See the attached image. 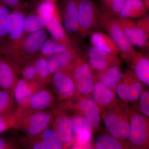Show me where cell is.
Wrapping results in <instances>:
<instances>
[{"mask_svg": "<svg viewBox=\"0 0 149 149\" xmlns=\"http://www.w3.org/2000/svg\"><path fill=\"white\" fill-rule=\"evenodd\" d=\"M88 149H98L97 148H89Z\"/></svg>", "mask_w": 149, "mask_h": 149, "instance_id": "45", "label": "cell"}, {"mask_svg": "<svg viewBox=\"0 0 149 149\" xmlns=\"http://www.w3.org/2000/svg\"><path fill=\"white\" fill-rule=\"evenodd\" d=\"M147 9L142 0H125L119 14L121 18H141L147 14Z\"/></svg>", "mask_w": 149, "mask_h": 149, "instance_id": "19", "label": "cell"}, {"mask_svg": "<svg viewBox=\"0 0 149 149\" xmlns=\"http://www.w3.org/2000/svg\"><path fill=\"white\" fill-rule=\"evenodd\" d=\"M125 0H100L102 8L109 12L113 14L119 16Z\"/></svg>", "mask_w": 149, "mask_h": 149, "instance_id": "34", "label": "cell"}, {"mask_svg": "<svg viewBox=\"0 0 149 149\" xmlns=\"http://www.w3.org/2000/svg\"><path fill=\"white\" fill-rule=\"evenodd\" d=\"M1 1L5 5L11 7L16 6L18 5L19 2V0H1Z\"/></svg>", "mask_w": 149, "mask_h": 149, "instance_id": "42", "label": "cell"}, {"mask_svg": "<svg viewBox=\"0 0 149 149\" xmlns=\"http://www.w3.org/2000/svg\"><path fill=\"white\" fill-rule=\"evenodd\" d=\"M123 77L119 65H115L100 71L96 78L98 82L112 90L116 88Z\"/></svg>", "mask_w": 149, "mask_h": 149, "instance_id": "18", "label": "cell"}, {"mask_svg": "<svg viewBox=\"0 0 149 149\" xmlns=\"http://www.w3.org/2000/svg\"><path fill=\"white\" fill-rule=\"evenodd\" d=\"M45 26L44 20L38 15H29L24 18V30L26 32H37L41 30Z\"/></svg>", "mask_w": 149, "mask_h": 149, "instance_id": "30", "label": "cell"}, {"mask_svg": "<svg viewBox=\"0 0 149 149\" xmlns=\"http://www.w3.org/2000/svg\"><path fill=\"white\" fill-rule=\"evenodd\" d=\"M54 125V128L63 144L70 143L73 134L72 119L65 115H61L56 118Z\"/></svg>", "mask_w": 149, "mask_h": 149, "instance_id": "17", "label": "cell"}, {"mask_svg": "<svg viewBox=\"0 0 149 149\" xmlns=\"http://www.w3.org/2000/svg\"><path fill=\"white\" fill-rule=\"evenodd\" d=\"M118 20L125 36L132 45L143 48L148 47L149 37L139 28L136 22L119 17H118Z\"/></svg>", "mask_w": 149, "mask_h": 149, "instance_id": "7", "label": "cell"}, {"mask_svg": "<svg viewBox=\"0 0 149 149\" xmlns=\"http://www.w3.org/2000/svg\"><path fill=\"white\" fill-rule=\"evenodd\" d=\"M63 71L72 77L76 89L80 93L88 94L92 92L95 81L91 66L85 59L81 57L78 58Z\"/></svg>", "mask_w": 149, "mask_h": 149, "instance_id": "3", "label": "cell"}, {"mask_svg": "<svg viewBox=\"0 0 149 149\" xmlns=\"http://www.w3.org/2000/svg\"><path fill=\"white\" fill-rule=\"evenodd\" d=\"M81 57V52L78 48L68 49L64 52L51 56L47 61L50 74L61 71L72 62Z\"/></svg>", "mask_w": 149, "mask_h": 149, "instance_id": "9", "label": "cell"}, {"mask_svg": "<svg viewBox=\"0 0 149 149\" xmlns=\"http://www.w3.org/2000/svg\"><path fill=\"white\" fill-rule=\"evenodd\" d=\"M18 128L27 137L37 136L49 128L52 122V116L47 111H30L20 108L16 109Z\"/></svg>", "mask_w": 149, "mask_h": 149, "instance_id": "2", "label": "cell"}, {"mask_svg": "<svg viewBox=\"0 0 149 149\" xmlns=\"http://www.w3.org/2000/svg\"><path fill=\"white\" fill-rule=\"evenodd\" d=\"M40 85L34 81L20 79L17 81L13 93L17 108L24 106L32 94L40 89Z\"/></svg>", "mask_w": 149, "mask_h": 149, "instance_id": "12", "label": "cell"}, {"mask_svg": "<svg viewBox=\"0 0 149 149\" xmlns=\"http://www.w3.org/2000/svg\"><path fill=\"white\" fill-rule=\"evenodd\" d=\"M148 129L145 118L139 114L133 115L128 137L130 143L135 147L143 146L148 142Z\"/></svg>", "mask_w": 149, "mask_h": 149, "instance_id": "8", "label": "cell"}, {"mask_svg": "<svg viewBox=\"0 0 149 149\" xmlns=\"http://www.w3.org/2000/svg\"><path fill=\"white\" fill-rule=\"evenodd\" d=\"M130 62L134 66L136 77L142 82L149 85V59L148 56L137 51Z\"/></svg>", "mask_w": 149, "mask_h": 149, "instance_id": "21", "label": "cell"}, {"mask_svg": "<svg viewBox=\"0 0 149 149\" xmlns=\"http://www.w3.org/2000/svg\"><path fill=\"white\" fill-rule=\"evenodd\" d=\"M22 75L25 80L28 81H33L37 77V73L35 66L29 65L27 67L23 70Z\"/></svg>", "mask_w": 149, "mask_h": 149, "instance_id": "40", "label": "cell"}, {"mask_svg": "<svg viewBox=\"0 0 149 149\" xmlns=\"http://www.w3.org/2000/svg\"><path fill=\"white\" fill-rule=\"evenodd\" d=\"M58 10L55 3L51 0H45L41 3L37 9V13L43 19H45L54 13Z\"/></svg>", "mask_w": 149, "mask_h": 149, "instance_id": "33", "label": "cell"}, {"mask_svg": "<svg viewBox=\"0 0 149 149\" xmlns=\"http://www.w3.org/2000/svg\"><path fill=\"white\" fill-rule=\"evenodd\" d=\"M91 42L93 46L109 53L118 56L119 49L109 35L102 32H94L91 34Z\"/></svg>", "mask_w": 149, "mask_h": 149, "instance_id": "20", "label": "cell"}, {"mask_svg": "<svg viewBox=\"0 0 149 149\" xmlns=\"http://www.w3.org/2000/svg\"><path fill=\"white\" fill-rule=\"evenodd\" d=\"M139 28L142 29L145 34L149 36V16L148 15L142 17L136 22Z\"/></svg>", "mask_w": 149, "mask_h": 149, "instance_id": "39", "label": "cell"}, {"mask_svg": "<svg viewBox=\"0 0 149 149\" xmlns=\"http://www.w3.org/2000/svg\"><path fill=\"white\" fill-rule=\"evenodd\" d=\"M0 149H17L13 140L4 136H0Z\"/></svg>", "mask_w": 149, "mask_h": 149, "instance_id": "41", "label": "cell"}, {"mask_svg": "<svg viewBox=\"0 0 149 149\" xmlns=\"http://www.w3.org/2000/svg\"><path fill=\"white\" fill-rule=\"evenodd\" d=\"M96 145L98 149H124L117 139L106 134L102 135L98 138Z\"/></svg>", "mask_w": 149, "mask_h": 149, "instance_id": "29", "label": "cell"}, {"mask_svg": "<svg viewBox=\"0 0 149 149\" xmlns=\"http://www.w3.org/2000/svg\"><path fill=\"white\" fill-rule=\"evenodd\" d=\"M10 14L3 5H0V37L5 36L8 32Z\"/></svg>", "mask_w": 149, "mask_h": 149, "instance_id": "32", "label": "cell"}, {"mask_svg": "<svg viewBox=\"0 0 149 149\" xmlns=\"http://www.w3.org/2000/svg\"><path fill=\"white\" fill-rule=\"evenodd\" d=\"M35 66L37 73V77L43 82L48 80L51 74L48 70L47 61L43 58L38 59L35 63Z\"/></svg>", "mask_w": 149, "mask_h": 149, "instance_id": "35", "label": "cell"}, {"mask_svg": "<svg viewBox=\"0 0 149 149\" xmlns=\"http://www.w3.org/2000/svg\"><path fill=\"white\" fill-rule=\"evenodd\" d=\"M88 63L92 69L101 71L109 67L120 63L118 56L109 53L92 46L87 52Z\"/></svg>", "mask_w": 149, "mask_h": 149, "instance_id": "6", "label": "cell"}, {"mask_svg": "<svg viewBox=\"0 0 149 149\" xmlns=\"http://www.w3.org/2000/svg\"><path fill=\"white\" fill-rule=\"evenodd\" d=\"M16 82L13 70L7 62L0 58V88L13 92Z\"/></svg>", "mask_w": 149, "mask_h": 149, "instance_id": "23", "label": "cell"}, {"mask_svg": "<svg viewBox=\"0 0 149 149\" xmlns=\"http://www.w3.org/2000/svg\"><path fill=\"white\" fill-rule=\"evenodd\" d=\"M117 95L123 101L129 100L130 96V85L128 83H121L118 84L116 87Z\"/></svg>", "mask_w": 149, "mask_h": 149, "instance_id": "37", "label": "cell"}, {"mask_svg": "<svg viewBox=\"0 0 149 149\" xmlns=\"http://www.w3.org/2000/svg\"><path fill=\"white\" fill-rule=\"evenodd\" d=\"M145 6L146 7L147 10H148L149 9V0H142Z\"/></svg>", "mask_w": 149, "mask_h": 149, "instance_id": "43", "label": "cell"}, {"mask_svg": "<svg viewBox=\"0 0 149 149\" xmlns=\"http://www.w3.org/2000/svg\"><path fill=\"white\" fill-rule=\"evenodd\" d=\"M24 15L20 11H15L10 15L8 32L12 40L20 39L24 30Z\"/></svg>", "mask_w": 149, "mask_h": 149, "instance_id": "26", "label": "cell"}, {"mask_svg": "<svg viewBox=\"0 0 149 149\" xmlns=\"http://www.w3.org/2000/svg\"><path fill=\"white\" fill-rule=\"evenodd\" d=\"M51 1H52L54 3H56V2L57 1H58V0H51Z\"/></svg>", "mask_w": 149, "mask_h": 149, "instance_id": "44", "label": "cell"}, {"mask_svg": "<svg viewBox=\"0 0 149 149\" xmlns=\"http://www.w3.org/2000/svg\"><path fill=\"white\" fill-rule=\"evenodd\" d=\"M47 37V33L45 30H40L32 32L24 41L25 50L29 54L35 53L42 47Z\"/></svg>", "mask_w": 149, "mask_h": 149, "instance_id": "25", "label": "cell"}, {"mask_svg": "<svg viewBox=\"0 0 149 149\" xmlns=\"http://www.w3.org/2000/svg\"><path fill=\"white\" fill-rule=\"evenodd\" d=\"M43 20L45 22V26L55 40L68 47L71 48V42L62 25L58 10Z\"/></svg>", "mask_w": 149, "mask_h": 149, "instance_id": "14", "label": "cell"}, {"mask_svg": "<svg viewBox=\"0 0 149 149\" xmlns=\"http://www.w3.org/2000/svg\"><path fill=\"white\" fill-rule=\"evenodd\" d=\"M78 0H67L63 9V26L69 33L79 31Z\"/></svg>", "mask_w": 149, "mask_h": 149, "instance_id": "15", "label": "cell"}, {"mask_svg": "<svg viewBox=\"0 0 149 149\" xmlns=\"http://www.w3.org/2000/svg\"><path fill=\"white\" fill-rule=\"evenodd\" d=\"M70 49L55 40H47L41 47L42 54L45 55H54L64 52Z\"/></svg>", "mask_w": 149, "mask_h": 149, "instance_id": "28", "label": "cell"}, {"mask_svg": "<svg viewBox=\"0 0 149 149\" xmlns=\"http://www.w3.org/2000/svg\"><path fill=\"white\" fill-rule=\"evenodd\" d=\"M73 133L77 143L80 146L88 145L91 141L92 128L86 118L76 116L72 118Z\"/></svg>", "mask_w": 149, "mask_h": 149, "instance_id": "16", "label": "cell"}, {"mask_svg": "<svg viewBox=\"0 0 149 149\" xmlns=\"http://www.w3.org/2000/svg\"><path fill=\"white\" fill-rule=\"evenodd\" d=\"M92 92L94 101L102 105L109 104L115 97L112 90L99 82L94 84Z\"/></svg>", "mask_w": 149, "mask_h": 149, "instance_id": "24", "label": "cell"}, {"mask_svg": "<svg viewBox=\"0 0 149 149\" xmlns=\"http://www.w3.org/2000/svg\"><path fill=\"white\" fill-rule=\"evenodd\" d=\"M52 83L56 92L60 97L67 98L75 94L76 88L72 77L63 71L54 73Z\"/></svg>", "mask_w": 149, "mask_h": 149, "instance_id": "13", "label": "cell"}, {"mask_svg": "<svg viewBox=\"0 0 149 149\" xmlns=\"http://www.w3.org/2000/svg\"><path fill=\"white\" fill-rule=\"evenodd\" d=\"M21 142L25 149H63L55 130L50 127L37 136L23 138Z\"/></svg>", "mask_w": 149, "mask_h": 149, "instance_id": "5", "label": "cell"}, {"mask_svg": "<svg viewBox=\"0 0 149 149\" xmlns=\"http://www.w3.org/2000/svg\"><path fill=\"white\" fill-rule=\"evenodd\" d=\"M140 109L142 112L147 116H149V92L146 91L140 95Z\"/></svg>", "mask_w": 149, "mask_h": 149, "instance_id": "38", "label": "cell"}, {"mask_svg": "<svg viewBox=\"0 0 149 149\" xmlns=\"http://www.w3.org/2000/svg\"><path fill=\"white\" fill-rule=\"evenodd\" d=\"M79 108L85 118L92 127L99 126L100 120V110L95 102L90 99H84L79 103Z\"/></svg>", "mask_w": 149, "mask_h": 149, "instance_id": "22", "label": "cell"}, {"mask_svg": "<svg viewBox=\"0 0 149 149\" xmlns=\"http://www.w3.org/2000/svg\"><path fill=\"white\" fill-rule=\"evenodd\" d=\"M129 84L130 88L129 101L134 102L139 99L142 93L143 86L140 82L132 80Z\"/></svg>", "mask_w": 149, "mask_h": 149, "instance_id": "36", "label": "cell"}, {"mask_svg": "<svg viewBox=\"0 0 149 149\" xmlns=\"http://www.w3.org/2000/svg\"><path fill=\"white\" fill-rule=\"evenodd\" d=\"M79 31L85 35L100 26L98 8L92 0H78Z\"/></svg>", "mask_w": 149, "mask_h": 149, "instance_id": "4", "label": "cell"}, {"mask_svg": "<svg viewBox=\"0 0 149 149\" xmlns=\"http://www.w3.org/2000/svg\"><path fill=\"white\" fill-rule=\"evenodd\" d=\"M104 123L111 136L117 139H128L130 125L118 115L108 113L105 118Z\"/></svg>", "mask_w": 149, "mask_h": 149, "instance_id": "11", "label": "cell"}, {"mask_svg": "<svg viewBox=\"0 0 149 149\" xmlns=\"http://www.w3.org/2000/svg\"><path fill=\"white\" fill-rule=\"evenodd\" d=\"M15 102L12 91L0 89V116L15 112Z\"/></svg>", "mask_w": 149, "mask_h": 149, "instance_id": "27", "label": "cell"}, {"mask_svg": "<svg viewBox=\"0 0 149 149\" xmlns=\"http://www.w3.org/2000/svg\"><path fill=\"white\" fill-rule=\"evenodd\" d=\"M54 96L51 91L42 88L35 91L22 108H17L30 111L45 110L53 103Z\"/></svg>", "mask_w": 149, "mask_h": 149, "instance_id": "10", "label": "cell"}, {"mask_svg": "<svg viewBox=\"0 0 149 149\" xmlns=\"http://www.w3.org/2000/svg\"><path fill=\"white\" fill-rule=\"evenodd\" d=\"M18 128V119L15 111L12 114L0 116V134L12 128Z\"/></svg>", "mask_w": 149, "mask_h": 149, "instance_id": "31", "label": "cell"}, {"mask_svg": "<svg viewBox=\"0 0 149 149\" xmlns=\"http://www.w3.org/2000/svg\"><path fill=\"white\" fill-rule=\"evenodd\" d=\"M99 21L101 27L108 33L116 44L123 59L131 62L137 51L128 41L118 20L116 15L104 8H98Z\"/></svg>", "mask_w": 149, "mask_h": 149, "instance_id": "1", "label": "cell"}]
</instances>
